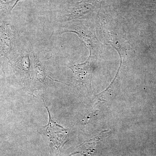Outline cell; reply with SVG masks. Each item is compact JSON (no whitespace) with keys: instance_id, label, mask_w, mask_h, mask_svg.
Segmentation results:
<instances>
[{"instance_id":"1","label":"cell","mask_w":156,"mask_h":156,"mask_svg":"<svg viewBox=\"0 0 156 156\" xmlns=\"http://www.w3.org/2000/svg\"><path fill=\"white\" fill-rule=\"evenodd\" d=\"M61 34L73 32L83 40L90 52V57H95L98 50V43L94 29L90 23L81 20L65 22L61 26Z\"/></svg>"},{"instance_id":"2","label":"cell","mask_w":156,"mask_h":156,"mask_svg":"<svg viewBox=\"0 0 156 156\" xmlns=\"http://www.w3.org/2000/svg\"><path fill=\"white\" fill-rule=\"evenodd\" d=\"M43 101L48 110L49 117L48 125L42 128L43 133L48 136L50 141L51 156H58L67 139V131L53 119L49 109L46 106L44 99Z\"/></svg>"},{"instance_id":"3","label":"cell","mask_w":156,"mask_h":156,"mask_svg":"<svg viewBox=\"0 0 156 156\" xmlns=\"http://www.w3.org/2000/svg\"><path fill=\"white\" fill-rule=\"evenodd\" d=\"M94 58H95L89 56L84 63L73 65L69 66L79 84L87 87L88 90H92L91 81L94 71Z\"/></svg>"},{"instance_id":"4","label":"cell","mask_w":156,"mask_h":156,"mask_svg":"<svg viewBox=\"0 0 156 156\" xmlns=\"http://www.w3.org/2000/svg\"><path fill=\"white\" fill-rule=\"evenodd\" d=\"M34 54L29 50L23 49L20 52L15 63L17 71L25 78H30V68L33 63Z\"/></svg>"},{"instance_id":"5","label":"cell","mask_w":156,"mask_h":156,"mask_svg":"<svg viewBox=\"0 0 156 156\" xmlns=\"http://www.w3.org/2000/svg\"><path fill=\"white\" fill-rule=\"evenodd\" d=\"M33 65L35 73V80L38 82L44 84H47L49 80L60 82L54 80L48 76L45 66L40 60V58L37 56L34 55V54Z\"/></svg>"},{"instance_id":"6","label":"cell","mask_w":156,"mask_h":156,"mask_svg":"<svg viewBox=\"0 0 156 156\" xmlns=\"http://www.w3.org/2000/svg\"><path fill=\"white\" fill-rule=\"evenodd\" d=\"M102 132L95 138L86 141L81 144L78 148L76 151L70 155L75 154H79L83 156H93L98 141L104 135H102Z\"/></svg>"},{"instance_id":"7","label":"cell","mask_w":156,"mask_h":156,"mask_svg":"<svg viewBox=\"0 0 156 156\" xmlns=\"http://www.w3.org/2000/svg\"><path fill=\"white\" fill-rule=\"evenodd\" d=\"M0 34V46L3 52L7 53L10 49L13 43V32L9 27L6 26L2 30Z\"/></svg>"},{"instance_id":"8","label":"cell","mask_w":156,"mask_h":156,"mask_svg":"<svg viewBox=\"0 0 156 156\" xmlns=\"http://www.w3.org/2000/svg\"><path fill=\"white\" fill-rule=\"evenodd\" d=\"M20 0H0V9L6 11H11Z\"/></svg>"}]
</instances>
